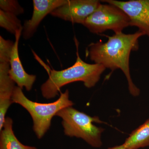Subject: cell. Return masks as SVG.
I'll list each match as a JSON object with an SVG mask.
<instances>
[{"mask_svg": "<svg viewBox=\"0 0 149 149\" xmlns=\"http://www.w3.org/2000/svg\"><path fill=\"white\" fill-rule=\"evenodd\" d=\"M108 149H126L125 147L123 146V145H120L119 146H116L113 147V148H109Z\"/></svg>", "mask_w": 149, "mask_h": 149, "instance_id": "16", "label": "cell"}, {"mask_svg": "<svg viewBox=\"0 0 149 149\" xmlns=\"http://www.w3.org/2000/svg\"><path fill=\"white\" fill-rule=\"evenodd\" d=\"M126 149H139L149 146V118L133 130L123 144Z\"/></svg>", "mask_w": 149, "mask_h": 149, "instance_id": "12", "label": "cell"}, {"mask_svg": "<svg viewBox=\"0 0 149 149\" xmlns=\"http://www.w3.org/2000/svg\"><path fill=\"white\" fill-rule=\"evenodd\" d=\"M0 26L11 34L23 29L21 22L16 15L0 9Z\"/></svg>", "mask_w": 149, "mask_h": 149, "instance_id": "13", "label": "cell"}, {"mask_svg": "<svg viewBox=\"0 0 149 149\" xmlns=\"http://www.w3.org/2000/svg\"><path fill=\"white\" fill-rule=\"evenodd\" d=\"M83 25L94 34H101L107 30L118 34L130 26V20L127 15L117 7L100 3Z\"/></svg>", "mask_w": 149, "mask_h": 149, "instance_id": "5", "label": "cell"}, {"mask_svg": "<svg viewBox=\"0 0 149 149\" xmlns=\"http://www.w3.org/2000/svg\"><path fill=\"white\" fill-rule=\"evenodd\" d=\"M100 3L97 0H67L65 4L56 9L50 14L72 23L83 25L87 17Z\"/></svg>", "mask_w": 149, "mask_h": 149, "instance_id": "7", "label": "cell"}, {"mask_svg": "<svg viewBox=\"0 0 149 149\" xmlns=\"http://www.w3.org/2000/svg\"><path fill=\"white\" fill-rule=\"evenodd\" d=\"M0 8L4 11L13 14L17 16L24 12V8L16 0H1Z\"/></svg>", "mask_w": 149, "mask_h": 149, "instance_id": "15", "label": "cell"}, {"mask_svg": "<svg viewBox=\"0 0 149 149\" xmlns=\"http://www.w3.org/2000/svg\"><path fill=\"white\" fill-rule=\"evenodd\" d=\"M101 1L115 6L123 11L129 19L130 26L138 27L139 31L149 37V0Z\"/></svg>", "mask_w": 149, "mask_h": 149, "instance_id": "6", "label": "cell"}, {"mask_svg": "<svg viewBox=\"0 0 149 149\" xmlns=\"http://www.w3.org/2000/svg\"><path fill=\"white\" fill-rule=\"evenodd\" d=\"M14 42L0 36V63H10Z\"/></svg>", "mask_w": 149, "mask_h": 149, "instance_id": "14", "label": "cell"}, {"mask_svg": "<svg viewBox=\"0 0 149 149\" xmlns=\"http://www.w3.org/2000/svg\"><path fill=\"white\" fill-rule=\"evenodd\" d=\"M10 63H0V131L2 130L6 115L12 104L15 86L9 75Z\"/></svg>", "mask_w": 149, "mask_h": 149, "instance_id": "10", "label": "cell"}, {"mask_svg": "<svg viewBox=\"0 0 149 149\" xmlns=\"http://www.w3.org/2000/svg\"><path fill=\"white\" fill-rule=\"evenodd\" d=\"M75 42L77 59L72 66L61 70H47L49 78L41 87L42 95L45 98H54L57 95L62 87L73 82H83L86 88H93L99 82L106 69L102 65L90 64L83 61L79 56L78 42L76 40Z\"/></svg>", "mask_w": 149, "mask_h": 149, "instance_id": "2", "label": "cell"}, {"mask_svg": "<svg viewBox=\"0 0 149 149\" xmlns=\"http://www.w3.org/2000/svg\"><path fill=\"white\" fill-rule=\"evenodd\" d=\"M12 119L6 117L0 135V149H37L21 143L14 133Z\"/></svg>", "mask_w": 149, "mask_h": 149, "instance_id": "11", "label": "cell"}, {"mask_svg": "<svg viewBox=\"0 0 149 149\" xmlns=\"http://www.w3.org/2000/svg\"><path fill=\"white\" fill-rule=\"evenodd\" d=\"M143 33L139 30L135 33L125 34L121 32L107 37L105 42L99 41L88 46V56L95 63L103 65L112 71L121 70L128 81V90L132 95H140V91L133 83L129 68V59L131 52L139 49V40Z\"/></svg>", "mask_w": 149, "mask_h": 149, "instance_id": "1", "label": "cell"}, {"mask_svg": "<svg viewBox=\"0 0 149 149\" xmlns=\"http://www.w3.org/2000/svg\"><path fill=\"white\" fill-rule=\"evenodd\" d=\"M12 101L13 103L19 104L29 113L33 120V130L39 139H42L49 129L53 117L58 111L73 105L72 101L69 100L68 90L61 93L58 99L54 102L40 103L27 98L22 89L18 86L15 88Z\"/></svg>", "mask_w": 149, "mask_h": 149, "instance_id": "3", "label": "cell"}, {"mask_svg": "<svg viewBox=\"0 0 149 149\" xmlns=\"http://www.w3.org/2000/svg\"><path fill=\"white\" fill-rule=\"evenodd\" d=\"M56 116L62 119V124L66 136L83 139L95 148L102 146L101 136L104 129L93 124L102 123L98 117H92L72 107L61 109Z\"/></svg>", "mask_w": 149, "mask_h": 149, "instance_id": "4", "label": "cell"}, {"mask_svg": "<svg viewBox=\"0 0 149 149\" xmlns=\"http://www.w3.org/2000/svg\"><path fill=\"white\" fill-rule=\"evenodd\" d=\"M67 0H33L32 17L24 22L22 36L25 40L32 37L43 19L56 9L66 3Z\"/></svg>", "mask_w": 149, "mask_h": 149, "instance_id": "8", "label": "cell"}, {"mask_svg": "<svg viewBox=\"0 0 149 149\" xmlns=\"http://www.w3.org/2000/svg\"><path fill=\"white\" fill-rule=\"evenodd\" d=\"M22 29L17 30L15 33V42L11 56L10 64L9 75L12 80L17 84L19 88H25L27 91L32 89L36 79V76L28 74L24 70L19 58L18 52V45Z\"/></svg>", "mask_w": 149, "mask_h": 149, "instance_id": "9", "label": "cell"}]
</instances>
